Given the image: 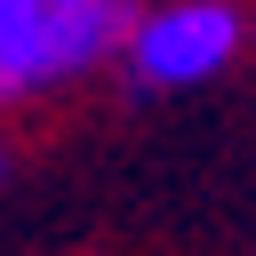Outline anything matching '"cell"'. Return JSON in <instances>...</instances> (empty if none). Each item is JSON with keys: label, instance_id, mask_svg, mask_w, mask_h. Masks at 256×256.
<instances>
[{"label": "cell", "instance_id": "obj_4", "mask_svg": "<svg viewBox=\"0 0 256 256\" xmlns=\"http://www.w3.org/2000/svg\"><path fill=\"white\" fill-rule=\"evenodd\" d=\"M32 8H88V0H32Z\"/></svg>", "mask_w": 256, "mask_h": 256}, {"label": "cell", "instance_id": "obj_2", "mask_svg": "<svg viewBox=\"0 0 256 256\" xmlns=\"http://www.w3.org/2000/svg\"><path fill=\"white\" fill-rule=\"evenodd\" d=\"M232 48H240L232 0H168V8H144L120 64H128L136 88H200L208 72L232 64Z\"/></svg>", "mask_w": 256, "mask_h": 256}, {"label": "cell", "instance_id": "obj_3", "mask_svg": "<svg viewBox=\"0 0 256 256\" xmlns=\"http://www.w3.org/2000/svg\"><path fill=\"white\" fill-rule=\"evenodd\" d=\"M24 16H32V0H0V48L24 32Z\"/></svg>", "mask_w": 256, "mask_h": 256}, {"label": "cell", "instance_id": "obj_1", "mask_svg": "<svg viewBox=\"0 0 256 256\" xmlns=\"http://www.w3.org/2000/svg\"><path fill=\"white\" fill-rule=\"evenodd\" d=\"M144 8L136 0H88V8H32L24 32L0 48V104H24L40 88H64L96 72L104 56H128Z\"/></svg>", "mask_w": 256, "mask_h": 256}]
</instances>
